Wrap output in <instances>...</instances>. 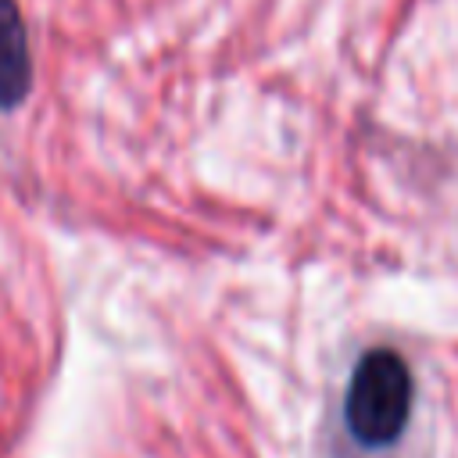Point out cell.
<instances>
[{
    "mask_svg": "<svg viewBox=\"0 0 458 458\" xmlns=\"http://www.w3.org/2000/svg\"><path fill=\"white\" fill-rule=\"evenodd\" d=\"M32 86L29 32L18 0H0V111L18 107Z\"/></svg>",
    "mask_w": 458,
    "mask_h": 458,
    "instance_id": "obj_2",
    "label": "cell"
},
{
    "mask_svg": "<svg viewBox=\"0 0 458 458\" xmlns=\"http://www.w3.org/2000/svg\"><path fill=\"white\" fill-rule=\"evenodd\" d=\"M415 379L408 361L390 347H372L358 358L347 397H344V426L361 447H390L411 415Z\"/></svg>",
    "mask_w": 458,
    "mask_h": 458,
    "instance_id": "obj_1",
    "label": "cell"
}]
</instances>
